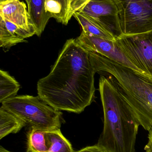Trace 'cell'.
I'll return each mask as SVG.
<instances>
[{
	"mask_svg": "<svg viewBox=\"0 0 152 152\" xmlns=\"http://www.w3.org/2000/svg\"><path fill=\"white\" fill-rule=\"evenodd\" d=\"M26 123L19 117L5 109L0 108V139L10 134H16L25 126Z\"/></svg>",
	"mask_w": 152,
	"mask_h": 152,
	"instance_id": "cell-13",
	"label": "cell"
},
{
	"mask_svg": "<svg viewBox=\"0 0 152 152\" xmlns=\"http://www.w3.org/2000/svg\"><path fill=\"white\" fill-rule=\"evenodd\" d=\"M46 135L49 147L47 152H76L60 129L46 130Z\"/></svg>",
	"mask_w": 152,
	"mask_h": 152,
	"instance_id": "cell-15",
	"label": "cell"
},
{
	"mask_svg": "<svg viewBox=\"0 0 152 152\" xmlns=\"http://www.w3.org/2000/svg\"><path fill=\"white\" fill-rule=\"evenodd\" d=\"M73 16L80 24L83 31L85 33L108 40L116 41V38L112 34L85 14L78 11L76 12Z\"/></svg>",
	"mask_w": 152,
	"mask_h": 152,
	"instance_id": "cell-14",
	"label": "cell"
},
{
	"mask_svg": "<svg viewBox=\"0 0 152 152\" xmlns=\"http://www.w3.org/2000/svg\"><path fill=\"white\" fill-rule=\"evenodd\" d=\"M90 0H70L71 9L73 14L79 11Z\"/></svg>",
	"mask_w": 152,
	"mask_h": 152,
	"instance_id": "cell-19",
	"label": "cell"
},
{
	"mask_svg": "<svg viewBox=\"0 0 152 152\" xmlns=\"http://www.w3.org/2000/svg\"><path fill=\"white\" fill-rule=\"evenodd\" d=\"M148 131V143L145 145L144 150L145 152H152V127Z\"/></svg>",
	"mask_w": 152,
	"mask_h": 152,
	"instance_id": "cell-20",
	"label": "cell"
},
{
	"mask_svg": "<svg viewBox=\"0 0 152 152\" xmlns=\"http://www.w3.org/2000/svg\"><path fill=\"white\" fill-rule=\"evenodd\" d=\"M99 91L104 126L97 144L111 152H135L140 124L116 79L101 76Z\"/></svg>",
	"mask_w": 152,
	"mask_h": 152,
	"instance_id": "cell-2",
	"label": "cell"
},
{
	"mask_svg": "<svg viewBox=\"0 0 152 152\" xmlns=\"http://www.w3.org/2000/svg\"><path fill=\"white\" fill-rule=\"evenodd\" d=\"M46 131L31 128L27 134V152H47L49 149Z\"/></svg>",
	"mask_w": 152,
	"mask_h": 152,
	"instance_id": "cell-17",
	"label": "cell"
},
{
	"mask_svg": "<svg viewBox=\"0 0 152 152\" xmlns=\"http://www.w3.org/2000/svg\"><path fill=\"white\" fill-rule=\"evenodd\" d=\"M76 152H111L104 147L98 144L87 146Z\"/></svg>",
	"mask_w": 152,
	"mask_h": 152,
	"instance_id": "cell-18",
	"label": "cell"
},
{
	"mask_svg": "<svg viewBox=\"0 0 152 152\" xmlns=\"http://www.w3.org/2000/svg\"><path fill=\"white\" fill-rule=\"evenodd\" d=\"M25 1L26 2V3L27 6H29V3H30V0H25Z\"/></svg>",
	"mask_w": 152,
	"mask_h": 152,
	"instance_id": "cell-22",
	"label": "cell"
},
{
	"mask_svg": "<svg viewBox=\"0 0 152 152\" xmlns=\"http://www.w3.org/2000/svg\"><path fill=\"white\" fill-rule=\"evenodd\" d=\"M78 11L97 22L116 39L122 36L119 10L114 0H90Z\"/></svg>",
	"mask_w": 152,
	"mask_h": 152,
	"instance_id": "cell-7",
	"label": "cell"
},
{
	"mask_svg": "<svg viewBox=\"0 0 152 152\" xmlns=\"http://www.w3.org/2000/svg\"><path fill=\"white\" fill-rule=\"evenodd\" d=\"M0 18L18 26L35 32L26 4L19 0H6L0 2Z\"/></svg>",
	"mask_w": 152,
	"mask_h": 152,
	"instance_id": "cell-9",
	"label": "cell"
},
{
	"mask_svg": "<svg viewBox=\"0 0 152 152\" xmlns=\"http://www.w3.org/2000/svg\"><path fill=\"white\" fill-rule=\"evenodd\" d=\"M20 86L6 71L0 70V102L16 96Z\"/></svg>",
	"mask_w": 152,
	"mask_h": 152,
	"instance_id": "cell-16",
	"label": "cell"
},
{
	"mask_svg": "<svg viewBox=\"0 0 152 152\" xmlns=\"http://www.w3.org/2000/svg\"><path fill=\"white\" fill-rule=\"evenodd\" d=\"M95 74L89 52L69 39L49 75L37 82L38 96L58 110L81 113L94 99Z\"/></svg>",
	"mask_w": 152,
	"mask_h": 152,
	"instance_id": "cell-1",
	"label": "cell"
},
{
	"mask_svg": "<svg viewBox=\"0 0 152 152\" xmlns=\"http://www.w3.org/2000/svg\"><path fill=\"white\" fill-rule=\"evenodd\" d=\"M95 73L113 76L140 124L145 130L152 127V78L95 53L89 52Z\"/></svg>",
	"mask_w": 152,
	"mask_h": 152,
	"instance_id": "cell-3",
	"label": "cell"
},
{
	"mask_svg": "<svg viewBox=\"0 0 152 152\" xmlns=\"http://www.w3.org/2000/svg\"><path fill=\"white\" fill-rule=\"evenodd\" d=\"M46 10L57 21L67 25L73 16L70 0H49L46 2Z\"/></svg>",
	"mask_w": 152,
	"mask_h": 152,
	"instance_id": "cell-12",
	"label": "cell"
},
{
	"mask_svg": "<svg viewBox=\"0 0 152 152\" xmlns=\"http://www.w3.org/2000/svg\"><path fill=\"white\" fill-rule=\"evenodd\" d=\"M36 35V33L21 28L0 18V46L8 49L26 42L25 39Z\"/></svg>",
	"mask_w": 152,
	"mask_h": 152,
	"instance_id": "cell-10",
	"label": "cell"
},
{
	"mask_svg": "<svg viewBox=\"0 0 152 152\" xmlns=\"http://www.w3.org/2000/svg\"><path fill=\"white\" fill-rule=\"evenodd\" d=\"M1 104L31 128L52 130L61 126L62 113L47 104L38 96H18Z\"/></svg>",
	"mask_w": 152,
	"mask_h": 152,
	"instance_id": "cell-4",
	"label": "cell"
},
{
	"mask_svg": "<svg viewBox=\"0 0 152 152\" xmlns=\"http://www.w3.org/2000/svg\"><path fill=\"white\" fill-rule=\"evenodd\" d=\"M119 10L122 36L152 31V0H114Z\"/></svg>",
	"mask_w": 152,
	"mask_h": 152,
	"instance_id": "cell-5",
	"label": "cell"
},
{
	"mask_svg": "<svg viewBox=\"0 0 152 152\" xmlns=\"http://www.w3.org/2000/svg\"><path fill=\"white\" fill-rule=\"evenodd\" d=\"M76 40L78 44L88 52L99 53L119 64L144 75L129 60L116 44L115 41L87 34L83 31Z\"/></svg>",
	"mask_w": 152,
	"mask_h": 152,
	"instance_id": "cell-8",
	"label": "cell"
},
{
	"mask_svg": "<svg viewBox=\"0 0 152 152\" xmlns=\"http://www.w3.org/2000/svg\"><path fill=\"white\" fill-rule=\"evenodd\" d=\"M0 152H12L10 151H8V150L5 149V148L3 147L2 146H0Z\"/></svg>",
	"mask_w": 152,
	"mask_h": 152,
	"instance_id": "cell-21",
	"label": "cell"
},
{
	"mask_svg": "<svg viewBox=\"0 0 152 152\" xmlns=\"http://www.w3.org/2000/svg\"><path fill=\"white\" fill-rule=\"evenodd\" d=\"M6 1V0H0V2H1L4 1Z\"/></svg>",
	"mask_w": 152,
	"mask_h": 152,
	"instance_id": "cell-23",
	"label": "cell"
},
{
	"mask_svg": "<svg viewBox=\"0 0 152 152\" xmlns=\"http://www.w3.org/2000/svg\"><path fill=\"white\" fill-rule=\"evenodd\" d=\"M116 44L144 75L152 78V31L117 38Z\"/></svg>",
	"mask_w": 152,
	"mask_h": 152,
	"instance_id": "cell-6",
	"label": "cell"
},
{
	"mask_svg": "<svg viewBox=\"0 0 152 152\" xmlns=\"http://www.w3.org/2000/svg\"><path fill=\"white\" fill-rule=\"evenodd\" d=\"M46 0H30L28 11L36 29V35L40 37L51 18L46 10Z\"/></svg>",
	"mask_w": 152,
	"mask_h": 152,
	"instance_id": "cell-11",
	"label": "cell"
}]
</instances>
